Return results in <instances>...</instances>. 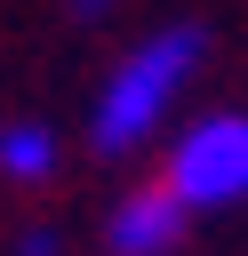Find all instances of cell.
Here are the masks:
<instances>
[{"instance_id":"cell-1","label":"cell","mask_w":248,"mask_h":256,"mask_svg":"<svg viewBox=\"0 0 248 256\" xmlns=\"http://www.w3.org/2000/svg\"><path fill=\"white\" fill-rule=\"evenodd\" d=\"M200 56H208L200 24H160L152 40H136V48L112 64V80L96 88V120H88L96 152H136V144L160 128V112L176 104V88H192Z\"/></svg>"},{"instance_id":"cell-2","label":"cell","mask_w":248,"mask_h":256,"mask_svg":"<svg viewBox=\"0 0 248 256\" xmlns=\"http://www.w3.org/2000/svg\"><path fill=\"white\" fill-rule=\"evenodd\" d=\"M160 184L176 192L184 216H208V208L248 200V112H208V120H192V128L176 136Z\"/></svg>"},{"instance_id":"cell-3","label":"cell","mask_w":248,"mask_h":256,"mask_svg":"<svg viewBox=\"0 0 248 256\" xmlns=\"http://www.w3.org/2000/svg\"><path fill=\"white\" fill-rule=\"evenodd\" d=\"M184 208H176V192L168 184H144V192H128L120 208H112V256H168L176 240H184Z\"/></svg>"},{"instance_id":"cell-4","label":"cell","mask_w":248,"mask_h":256,"mask_svg":"<svg viewBox=\"0 0 248 256\" xmlns=\"http://www.w3.org/2000/svg\"><path fill=\"white\" fill-rule=\"evenodd\" d=\"M48 168H56V136L40 120H8L0 128V176L8 184H40Z\"/></svg>"},{"instance_id":"cell-5","label":"cell","mask_w":248,"mask_h":256,"mask_svg":"<svg viewBox=\"0 0 248 256\" xmlns=\"http://www.w3.org/2000/svg\"><path fill=\"white\" fill-rule=\"evenodd\" d=\"M80 8H104V0H80Z\"/></svg>"}]
</instances>
